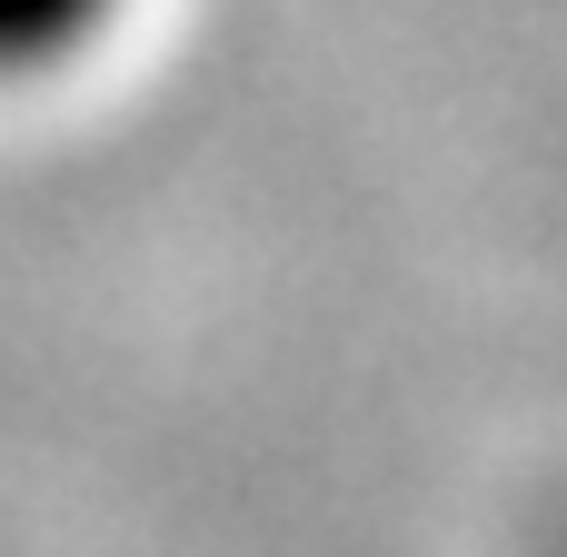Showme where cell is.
Returning a JSON list of instances; mask_svg holds the SVG:
<instances>
[{
  "label": "cell",
  "instance_id": "6da1fadb",
  "mask_svg": "<svg viewBox=\"0 0 567 557\" xmlns=\"http://www.w3.org/2000/svg\"><path fill=\"white\" fill-rule=\"evenodd\" d=\"M140 0H0V90H50L60 70L100 60Z\"/></svg>",
  "mask_w": 567,
  "mask_h": 557
}]
</instances>
